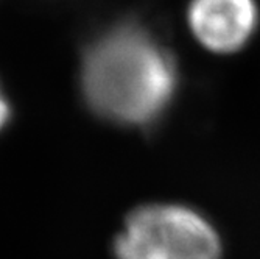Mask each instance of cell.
Returning a JSON list of instances; mask_svg holds the SVG:
<instances>
[{
    "instance_id": "277c9868",
    "label": "cell",
    "mask_w": 260,
    "mask_h": 259,
    "mask_svg": "<svg viewBox=\"0 0 260 259\" xmlns=\"http://www.w3.org/2000/svg\"><path fill=\"white\" fill-rule=\"evenodd\" d=\"M8 114H10V111H8V105L5 103V100L0 97V128L4 127V124L7 122V119H8Z\"/></svg>"
},
{
    "instance_id": "3957f363",
    "label": "cell",
    "mask_w": 260,
    "mask_h": 259,
    "mask_svg": "<svg viewBox=\"0 0 260 259\" xmlns=\"http://www.w3.org/2000/svg\"><path fill=\"white\" fill-rule=\"evenodd\" d=\"M188 25L197 41L214 53H234L251 39L258 11L254 0H192Z\"/></svg>"
},
{
    "instance_id": "6da1fadb",
    "label": "cell",
    "mask_w": 260,
    "mask_h": 259,
    "mask_svg": "<svg viewBox=\"0 0 260 259\" xmlns=\"http://www.w3.org/2000/svg\"><path fill=\"white\" fill-rule=\"evenodd\" d=\"M81 81L89 106L100 116L119 124L147 125L169 106L176 67L148 32L123 25L90 47Z\"/></svg>"
},
{
    "instance_id": "7a4b0ae2",
    "label": "cell",
    "mask_w": 260,
    "mask_h": 259,
    "mask_svg": "<svg viewBox=\"0 0 260 259\" xmlns=\"http://www.w3.org/2000/svg\"><path fill=\"white\" fill-rule=\"evenodd\" d=\"M119 259H221L217 229L197 211L181 205L134 209L115 241Z\"/></svg>"
}]
</instances>
